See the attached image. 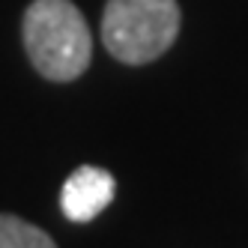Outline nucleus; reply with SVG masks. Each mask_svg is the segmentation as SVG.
<instances>
[{
  "mask_svg": "<svg viewBox=\"0 0 248 248\" xmlns=\"http://www.w3.org/2000/svg\"><path fill=\"white\" fill-rule=\"evenodd\" d=\"M21 39L33 69L48 81H75L93 60V33L72 0H33Z\"/></svg>",
  "mask_w": 248,
  "mask_h": 248,
  "instance_id": "obj_1",
  "label": "nucleus"
},
{
  "mask_svg": "<svg viewBox=\"0 0 248 248\" xmlns=\"http://www.w3.org/2000/svg\"><path fill=\"white\" fill-rule=\"evenodd\" d=\"M180 36L176 0H108L102 12V42L120 63L144 66L165 54Z\"/></svg>",
  "mask_w": 248,
  "mask_h": 248,
  "instance_id": "obj_2",
  "label": "nucleus"
},
{
  "mask_svg": "<svg viewBox=\"0 0 248 248\" xmlns=\"http://www.w3.org/2000/svg\"><path fill=\"white\" fill-rule=\"evenodd\" d=\"M117 183L105 168L81 165L69 173V180L60 188V209L69 221L87 224L96 216H102V209H108L114 201Z\"/></svg>",
  "mask_w": 248,
  "mask_h": 248,
  "instance_id": "obj_3",
  "label": "nucleus"
},
{
  "mask_svg": "<svg viewBox=\"0 0 248 248\" xmlns=\"http://www.w3.org/2000/svg\"><path fill=\"white\" fill-rule=\"evenodd\" d=\"M0 248H57L42 227L12 212H0Z\"/></svg>",
  "mask_w": 248,
  "mask_h": 248,
  "instance_id": "obj_4",
  "label": "nucleus"
}]
</instances>
